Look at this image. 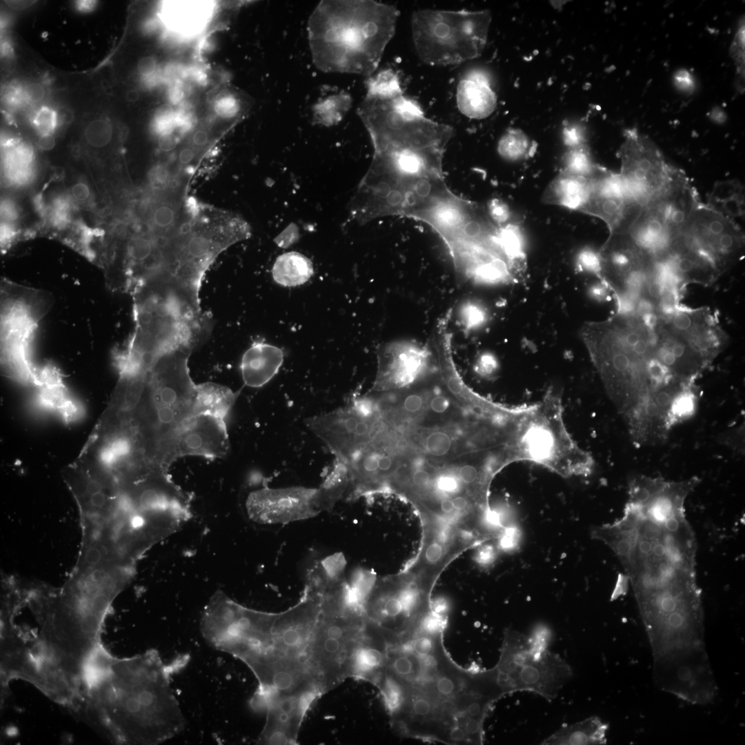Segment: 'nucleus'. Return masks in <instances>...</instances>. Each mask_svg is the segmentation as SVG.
<instances>
[{
  "instance_id": "f257e3e1",
  "label": "nucleus",
  "mask_w": 745,
  "mask_h": 745,
  "mask_svg": "<svg viewBox=\"0 0 745 745\" xmlns=\"http://www.w3.org/2000/svg\"><path fill=\"white\" fill-rule=\"evenodd\" d=\"M630 582L650 648L663 652L704 637L696 539L684 504L665 496L628 500L623 516L594 527Z\"/></svg>"
},
{
  "instance_id": "f03ea898",
  "label": "nucleus",
  "mask_w": 745,
  "mask_h": 745,
  "mask_svg": "<svg viewBox=\"0 0 745 745\" xmlns=\"http://www.w3.org/2000/svg\"><path fill=\"white\" fill-rule=\"evenodd\" d=\"M439 630H423L390 653L375 684L401 736L451 745L482 744L484 725L505 695L495 667L464 668L448 654Z\"/></svg>"
},
{
  "instance_id": "7ed1b4c3",
  "label": "nucleus",
  "mask_w": 745,
  "mask_h": 745,
  "mask_svg": "<svg viewBox=\"0 0 745 745\" xmlns=\"http://www.w3.org/2000/svg\"><path fill=\"white\" fill-rule=\"evenodd\" d=\"M170 671L155 650L118 658L101 644L86 668L74 713L114 743L163 742L186 726Z\"/></svg>"
},
{
  "instance_id": "20e7f679",
  "label": "nucleus",
  "mask_w": 745,
  "mask_h": 745,
  "mask_svg": "<svg viewBox=\"0 0 745 745\" xmlns=\"http://www.w3.org/2000/svg\"><path fill=\"white\" fill-rule=\"evenodd\" d=\"M132 577L123 568L104 565L74 568L59 587L28 585L26 605L38 624L32 645L45 670L68 682L81 680L101 645L108 611Z\"/></svg>"
},
{
  "instance_id": "39448f33",
  "label": "nucleus",
  "mask_w": 745,
  "mask_h": 745,
  "mask_svg": "<svg viewBox=\"0 0 745 745\" xmlns=\"http://www.w3.org/2000/svg\"><path fill=\"white\" fill-rule=\"evenodd\" d=\"M581 337L604 387L622 415L650 398L647 365L656 333L636 314L615 312L606 320L586 323Z\"/></svg>"
},
{
  "instance_id": "423d86ee",
  "label": "nucleus",
  "mask_w": 745,
  "mask_h": 745,
  "mask_svg": "<svg viewBox=\"0 0 745 745\" xmlns=\"http://www.w3.org/2000/svg\"><path fill=\"white\" fill-rule=\"evenodd\" d=\"M549 638L544 630L530 636L510 629L504 632L495 668L505 695L530 691L553 699L570 680L572 669L558 654L547 648Z\"/></svg>"
},
{
  "instance_id": "0eeeda50",
  "label": "nucleus",
  "mask_w": 745,
  "mask_h": 745,
  "mask_svg": "<svg viewBox=\"0 0 745 745\" xmlns=\"http://www.w3.org/2000/svg\"><path fill=\"white\" fill-rule=\"evenodd\" d=\"M51 303L46 292L1 281V362L10 377L39 386V370L33 366L30 352L38 324Z\"/></svg>"
},
{
  "instance_id": "6e6552de",
  "label": "nucleus",
  "mask_w": 745,
  "mask_h": 745,
  "mask_svg": "<svg viewBox=\"0 0 745 745\" xmlns=\"http://www.w3.org/2000/svg\"><path fill=\"white\" fill-rule=\"evenodd\" d=\"M701 202L685 172L671 165L664 187L643 206L627 231L653 260L666 253Z\"/></svg>"
},
{
  "instance_id": "1a4fd4ad",
  "label": "nucleus",
  "mask_w": 745,
  "mask_h": 745,
  "mask_svg": "<svg viewBox=\"0 0 745 745\" xmlns=\"http://www.w3.org/2000/svg\"><path fill=\"white\" fill-rule=\"evenodd\" d=\"M353 4L348 1L321 2L308 21L309 41L314 62L324 71L355 70L357 57L377 30L372 23L358 24Z\"/></svg>"
},
{
  "instance_id": "9d476101",
  "label": "nucleus",
  "mask_w": 745,
  "mask_h": 745,
  "mask_svg": "<svg viewBox=\"0 0 745 745\" xmlns=\"http://www.w3.org/2000/svg\"><path fill=\"white\" fill-rule=\"evenodd\" d=\"M366 634L362 612L321 606L310 645L313 673L324 693L352 677L355 653Z\"/></svg>"
},
{
  "instance_id": "9b49d317",
  "label": "nucleus",
  "mask_w": 745,
  "mask_h": 745,
  "mask_svg": "<svg viewBox=\"0 0 745 745\" xmlns=\"http://www.w3.org/2000/svg\"><path fill=\"white\" fill-rule=\"evenodd\" d=\"M431 595L401 572L377 578L364 602V615L384 632L408 633L430 611Z\"/></svg>"
},
{
  "instance_id": "f8f14e48",
  "label": "nucleus",
  "mask_w": 745,
  "mask_h": 745,
  "mask_svg": "<svg viewBox=\"0 0 745 745\" xmlns=\"http://www.w3.org/2000/svg\"><path fill=\"white\" fill-rule=\"evenodd\" d=\"M677 239L719 275L744 252V236L735 220L702 201Z\"/></svg>"
},
{
  "instance_id": "ddd939ff",
  "label": "nucleus",
  "mask_w": 745,
  "mask_h": 745,
  "mask_svg": "<svg viewBox=\"0 0 745 745\" xmlns=\"http://www.w3.org/2000/svg\"><path fill=\"white\" fill-rule=\"evenodd\" d=\"M653 670L660 689L692 704H709L717 694L704 644L675 648L653 658Z\"/></svg>"
},
{
  "instance_id": "4468645a",
  "label": "nucleus",
  "mask_w": 745,
  "mask_h": 745,
  "mask_svg": "<svg viewBox=\"0 0 745 745\" xmlns=\"http://www.w3.org/2000/svg\"><path fill=\"white\" fill-rule=\"evenodd\" d=\"M377 411L367 395L353 396L346 406L309 417L306 425L319 438L335 461L347 465L369 440Z\"/></svg>"
},
{
  "instance_id": "2eb2a0df",
  "label": "nucleus",
  "mask_w": 745,
  "mask_h": 745,
  "mask_svg": "<svg viewBox=\"0 0 745 745\" xmlns=\"http://www.w3.org/2000/svg\"><path fill=\"white\" fill-rule=\"evenodd\" d=\"M624 138L619 151V174L629 194L643 207L664 187L671 165L655 143L637 130H625Z\"/></svg>"
},
{
  "instance_id": "dca6fc26",
  "label": "nucleus",
  "mask_w": 745,
  "mask_h": 745,
  "mask_svg": "<svg viewBox=\"0 0 745 745\" xmlns=\"http://www.w3.org/2000/svg\"><path fill=\"white\" fill-rule=\"evenodd\" d=\"M422 539L417 555L400 571L426 592L432 594L445 568L465 550L474 548L461 530L430 519L421 520Z\"/></svg>"
},
{
  "instance_id": "f3484780",
  "label": "nucleus",
  "mask_w": 745,
  "mask_h": 745,
  "mask_svg": "<svg viewBox=\"0 0 745 745\" xmlns=\"http://www.w3.org/2000/svg\"><path fill=\"white\" fill-rule=\"evenodd\" d=\"M437 372L433 351L410 339L388 342L377 352L376 375L370 392L409 388Z\"/></svg>"
},
{
  "instance_id": "a211bd4d",
  "label": "nucleus",
  "mask_w": 745,
  "mask_h": 745,
  "mask_svg": "<svg viewBox=\"0 0 745 745\" xmlns=\"http://www.w3.org/2000/svg\"><path fill=\"white\" fill-rule=\"evenodd\" d=\"M601 277L614 296L639 298L653 261L628 232L610 234L600 249Z\"/></svg>"
},
{
  "instance_id": "6ab92c4d",
  "label": "nucleus",
  "mask_w": 745,
  "mask_h": 745,
  "mask_svg": "<svg viewBox=\"0 0 745 745\" xmlns=\"http://www.w3.org/2000/svg\"><path fill=\"white\" fill-rule=\"evenodd\" d=\"M642 208L629 194L619 173L599 166L579 210L603 220L612 234L627 232Z\"/></svg>"
},
{
  "instance_id": "aec40b11",
  "label": "nucleus",
  "mask_w": 745,
  "mask_h": 745,
  "mask_svg": "<svg viewBox=\"0 0 745 745\" xmlns=\"http://www.w3.org/2000/svg\"><path fill=\"white\" fill-rule=\"evenodd\" d=\"M317 488L264 487L250 492L245 507L249 519L259 524H286L315 517Z\"/></svg>"
},
{
  "instance_id": "412c9836",
  "label": "nucleus",
  "mask_w": 745,
  "mask_h": 745,
  "mask_svg": "<svg viewBox=\"0 0 745 745\" xmlns=\"http://www.w3.org/2000/svg\"><path fill=\"white\" fill-rule=\"evenodd\" d=\"M658 323L682 337L709 364L726 342L725 332L707 308L693 309L679 304L670 315L659 317Z\"/></svg>"
},
{
  "instance_id": "4be33fe9",
  "label": "nucleus",
  "mask_w": 745,
  "mask_h": 745,
  "mask_svg": "<svg viewBox=\"0 0 745 745\" xmlns=\"http://www.w3.org/2000/svg\"><path fill=\"white\" fill-rule=\"evenodd\" d=\"M321 693L310 691L281 697L266 708V723L259 742L267 744H296L299 728L308 709Z\"/></svg>"
},
{
  "instance_id": "5701e85b",
  "label": "nucleus",
  "mask_w": 745,
  "mask_h": 745,
  "mask_svg": "<svg viewBox=\"0 0 745 745\" xmlns=\"http://www.w3.org/2000/svg\"><path fill=\"white\" fill-rule=\"evenodd\" d=\"M284 354L277 346L262 340L254 341L244 353L240 370L246 386L259 388L270 381L279 372Z\"/></svg>"
},
{
  "instance_id": "b1692460",
  "label": "nucleus",
  "mask_w": 745,
  "mask_h": 745,
  "mask_svg": "<svg viewBox=\"0 0 745 745\" xmlns=\"http://www.w3.org/2000/svg\"><path fill=\"white\" fill-rule=\"evenodd\" d=\"M459 110L473 119H484L495 109L497 97L487 81L477 76L460 81L457 88Z\"/></svg>"
},
{
  "instance_id": "393cba45",
  "label": "nucleus",
  "mask_w": 745,
  "mask_h": 745,
  "mask_svg": "<svg viewBox=\"0 0 745 745\" xmlns=\"http://www.w3.org/2000/svg\"><path fill=\"white\" fill-rule=\"evenodd\" d=\"M593 177H584L561 171L547 187L543 201L579 210L588 197Z\"/></svg>"
},
{
  "instance_id": "a878e982",
  "label": "nucleus",
  "mask_w": 745,
  "mask_h": 745,
  "mask_svg": "<svg viewBox=\"0 0 745 745\" xmlns=\"http://www.w3.org/2000/svg\"><path fill=\"white\" fill-rule=\"evenodd\" d=\"M608 725L598 717L562 726L545 739L546 745H595L606 743Z\"/></svg>"
},
{
  "instance_id": "bb28decb",
  "label": "nucleus",
  "mask_w": 745,
  "mask_h": 745,
  "mask_svg": "<svg viewBox=\"0 0 745 745\" xmlns=\"http://www.w3.org/2000/svg\"><path fill=\"white\" fill-rule=\"evenodd\" d=\"M239 393V390L234 392L228 387L216 383L197 384L194 413L226 421Z\"/></svg>"
},
{
  "instance_id": "cd10ccee",
  "label": "nucleus",
  "mask_w": 745,
  "mask_h": 745,
  "mask_svg": "<svg viewBox=\"0 0 745 745\" xmlns=\"http://www.w3.org/2000/svg\"><path fill=\"white\" fill-rule=\"evenodd\" d=\"M314 273L312 261L297 252L279 255L272 269L274 281L279 285L294 287L308 281Z\"/></svg>"
},
{
  "instance_id": "c85d7f7f",
  "label": "nucleus",
  "mask_w": 745,
  "mask_h": 745,
  "mask_svg": "<svg viewBox=\"0 0 745 745\" xmlns=\"http://www.w3.org/2000/svg\"><path fill=\"white\" fill-rule=\"evenodd\" d=\"M348 469L344 464L335 461L333 467L321 485L317 488L316 507L322 511H330L349 488Z\"/></svg>"
},
{
  "instance_id": "c756f323",
  "label": "nucleus",
  "mask_w": 745,
  "mask_h": 745,
  "mask_svg": "<svg viewBox=\"0 0 745 745\" xmlns=\"http://www.w3.org/2000/svg\"><path fill=\"white\" fill-rule=\"evenodd\" d=\"M707 204L735 220L744 214L742 186L737 181L719 182L708 197Z\"/></svg>"
},
{
  "instance_id": "7c9ffc66",
  "label": "nucleus",
  "mask_w": 745,
  "mask_h": 745,
  "mask_svg": "<svg viewBox=\"0 0 745 745\" xmlns=\"http://www.w3.org/2000/svg\"><path fill=\"white\" fill-rule=\"evenodd\" d=\"M562 171L584 177H591L599 166L594 162L590 150L587 145L568 148L562 159Z\"/></svg>"
},
{
  "instance_id": "2f4dec72",
  "label": "nucleus",
  "mask_w": 745,
  "mask_h": 745,
  "mask_svg": "<svg viewBox=\"0 0 745 745\" xmlns=\"http://www.w3.org/2000/svg\"><path fill=\"white\" fill-rule=\"evenodd\" d=\"M533 146L528 137L518 129L508 130L498 143V152L506 160L515 161L531 155Z\"/></svg>"
},
{
  "instance_id": "473e14b6",
  "label": "nucleus",
  "mask_w": 745,
  "mask_h": 745,
  "mask_svg": "<svg viewBox=\"0 0 745 745\" xmlns=\"http://www.w3.org/2000/svg\"><path fill=\"white\" fill-rule=\"evenodd\" d=\"M348 97L340 93L319 101L313 109L315 122L330 126L339 122L347 110Z\"/></svg>"
},
{
  "instance_id": "72a5a7b5",
  "label": "nucleus",
  "mask_w": 745,
  "mask_h": 745,
  "mask_svg": "<svg viewBox=\"0 0 745 745\" xmlns=\"http://www.w3.org/2000/svg\"><path fill=\"white\" fill-rule=\"evenodd\" d=\"M499 240L506 256L519 266L525 259V241L519 227L508 223L501 226Z\"/></svg>"
},
{
  "instance_id": "f704fd0d",
  "label": "nucleus",
  "mask_w": 745,
  "mask_h": 745,
  "mask_svg": "<svg viewBox=\"0 0 745 745\" xmlns=\"http://www.w3.org/2000/svg\"><path fill=\"white\" fill-rule=\"evenodd\" d=\"M488 318V313L486 308L475 299L465 301L458 308L459 324L466 332L479 329L486 324Z\"/></svg>"
},
{
  "instance_id": "c9c22d12",
  "label": "nucleus",
  "mask_w": 745,
  "mask_h": 745,
  "mask_svg": "<svg viewBox=\"0 0 745 745\" xmlns=\"http://www.w3.org/2000/svg\"><path fill=\"white\" fill-rule=\"evenodd\" d=\"M377 579L376 574L372 570L359 567L353 570L349 580H347L351 592L363 607Z\"/></svg>"
},
{
  "instance_id": "e433bc0d",
  "label": "nucleus",
  "mask_w": 745,
  "mask_h": 745,
  "mask_svg": "<svg viewBox=\"0 0 745 745\" xmlns=\"http://www.w3.org/2000/svg\"><path fill=\"white\" fill-rule=\"evenodd\" d=\"M112 137V126L103 119L93 120L85 130L86 140L90 146L94 148H99L107 146Z\"/></svg>"
},
{
  "instance_id": "4c0bfd02",
  "label": "nucleus",
  "mask_w": 745,
  "mask_h": 745,
  "mask_svg": "<svg viewBox=\"0 0 745 745\" xmlns=\"http://www.w3.org/2000/svg\"><path fill=\"white\" fill-rule=\"evenodd\" d=\"M370 94L388 97L399 92V86L396 76L390 72L385 71L379 74L368 84Z\"/></svg>"
},
{
  "instance_id": "58836bf2",
  "label": "nucleus",
  "mask_w": 745,
  "mask_h": 745,
  "mask_svg": "<svg viewBox=\"0 0 745 745\" xmlns=\"http://www.w3.org/2000/svg\"><path fill=\"white\" fill-rule=\"evenodd\" d=\"M575 266L579 271L592 274L600 279L602 267L599 251L590 247L584 248L576 256Z\"/></svg>"
},
{
  "instance_id": "ea45409f",
  "label": "nucleus",
  "mask_w": 745,
  "mask_h": 745,
  "mask_svg": "<svg viewBox=\"0 0 745 745\" xmlns=\"http://www.w3.org/2000/svg\"><path fill=\"white\" fill-rule=\"evenodd\" d=\"M326 574L333 584L346 580V560L342 553H335L319 560Z\"/></svg>"
},
{
  "instance_id": "a19ab883",
  "label": "nucleus",
  "mask_w": 745,
  "mask_h": 745,
  "mask_svg": "<svg viewBox=\"0 0 745 745\" xmlns=\"http://www.w3.org/2000/svg\"><path fill=\"white\" fill-rule=\"evenodd\" d=\"M71 206L69 199L58 197L53 199L50 208V220L54 226L63 228L70 219Z\"/></svg>"
},
{
  "instance_id": "79ce46f5",
  "label": "nucleus",
  "mask_w": 745,
  "mask_h": 745,
  "mask_svg": "<svg viewBox=\"0 0 745 745\" xmlns=\"http://www.w3.org/2000/svg\"><path fill=\"white\" fill-rule=\"evenodd\" d=\"M58 122L57 115L48 107H42L34 115L33 123L41 135H52Z\"/></svg>"
},
{
  "instance_id": "37998d69",
  "label": "nucleus",
  "mask_w": 745,
  "mask_h": 745,
  "mask_svg": "<svg viewBox=\"0 0 745 745\" xmlns=\"http://www.w3.org/2000/svg\"><path fill=\"white\" fill-rule=\"evenodd\" d=\"M562 139L568 148H575L586 143V130L579 123L565 124L562 130Z\"/></svg>"
},
{
  "instance_id": "c03bdc74",
  "label": "nucleus",
  "mask_w": 745,
  "mask_h": 745,
  "mask_svg": "<svg viewBox=\"0 0 745 745\" xmlns=\"http://www.w3.org/2000/svg\"><path fill=\"white\" fill-rule=\"evenodd\" d=\"M731 53L737 65V73L744 75V23L740 24L737 34L732 43Z\"/></svg>"
},
{
  "instance_id": "a18cd8bd",
  "label": "nucleus",
  "mask_w": 745,
  "mask_h": 745,
  "mask_svg": "<svg viewBox=\"0 0 745 745\" xmlns=\"http://www.w3.org/2000/svg\"><path fill=\"white\" fill-rule=\"evenodd\" d=\"M486 210L491 220L497 226L508 223L510 212L506 203L498 199H493L488 203Z\"/></svg>"
},
{
  "instance_id": "49530a36",
  "label": "nucleus",
  "mask_w": 745,
  "mask_h": 745,
  "mask_svg": "<svg viewBox=\"0 0 745 745\" xmlns=\"http://www.w3.org/2000/svg\"><path fill=\"white\" fill-rule=\"evenodd\" d=\"M395 108L401 118L408 121L419 119L422 115V112L418 106L404 99H397Z\"/></svg>"
},
{
  "instance_id": "de8ad7c7",
  "label": "nucleus",
  "mask_w": 745,
  "mask_h": 745,
  "mask_svg": "<svg viewBox=\"0 0 745 745\" xmlns=\"http://www.w3.org/2000/svg\"><path fill=\"white\" fill-rule=\"evenodd\" d=\"M588 294L598 302H605L610 300L612 291L604 281L599 279L589 286Z\"/></svg>"
},
{
  "instance_id": "09e8293b",
  "label": "nucleus",
  "mask_w": 745,
  "mask_h": 745,
  "mask_svg": "<svg viewBox=\"0 0 745 745\" xmlns=\"http://www.w3.org/2000/svg\"><path fill=\"white\" fill-rule=\"evenodd\" d=\"M675 86L680 90L686 92H692L694 88V80L691 74L685 69H681L676 72L674 75Z\"/></svg>"
},
{
  "instance_id": "8fccbe9b",
  "label": "nucleus",
  "mask_w": 745,
  "mask_h": 745,
  "mask_svg": "<svg viewBox=\"0 0 745 745\" xmlns=\"http://www.w3.org/2000/svg\"><path fill=\"white\" fill-rule=\"evenodd\" d=\"M90 195L88 186L83 182L76 183L71 188V195L77 202H85Z\"/></svg>"
},
{
  "instance_id": "3c124183",
  "label": "nucleus",
  "mask_w": 745,
  "mask_h": 745,
  "mask_svg": "<svg viewBox=\"0 0 745 745\" xmlns=\"http://www.w3.org/2000/svg\"><path fill=\"white\" fill-rule=\"evenodd\" d=\"M138 70L143 75L151 74L156 68V61L151 57L142 58L138 63Z\"/></svg>"
},
{
  "instance_id": "603ef678",
  "label": "nucleus",
  "mask_w": 745,
  "mask_h": 745,
  "mask_svg": "<svg viewBox=\"0 0 745 745\" xmlns=\"http://www.w3.org/2000/svg\"><path fill=\"white\" fill-rule=\"evenodd\" d=\"M26 95L31 101H38L43 98L44 89L39 83H32L27 87Z\"/></svg>"
},
{
  "instance_id": "864d4df0",
  "label": "nucleus",
  "mask_w": 745,
  "mask_h": 745,
  "mask_svg": "<svg viewBox=\"0 0 745 745\" xmlns=\"http://www.w3.org/2000/svg\"><path fill=\"white\" fill-rule=\"evenodd\" d=\"M495 364V359L491 355L484 354L479 358L477 366L481 372L492 371V366Z\"/></svg>"
},
{
  "instance_id": "5fc2aeb1",
  "label": "nucleus",
  "mask_w": 745,
  "mask_h": 745,
  "mask_svg": "<svg viewBox=\"0 0 745 745\" xmlns=\"http://www.w3.org/2000/svg\"><path fill=\"white\" fill-rule=\"evenodd\" d=\"M1 215L3 218L8 221H12L17 217V212L13 204L10 202H3L1 206Z\"/></svg>"
},
{
  "instance_id": "6e6d98bb",
  "label": "nucleus",
  "mask_w": 745,
  "mask_h": 745,
  "mask_svg": "<svg viewBox=\"0 0 745 745\" xmlns=\"http://www.w3.org/2000/svg\"><path fill=\"white\" fill-rule=\"evenodd\" d=\"M40 148L43 150H50L54 146L55 140L52 135H41L38 141Z\"/></svg>"
},
{
  "instance_id": "4d7b16f0",
  "label": "nucleus",
  "mask_w": 745,
  "mask_h": 745,
  "mask_svg": "<svg viewBox=\"0 0 745 745\" xmlns=\"http://www.w3.org/2000/svg\"><path fill=\"white\" fill-rule=\"evenodd\" d=\"M192 141L196 146H203L208 141V134L204 130H199L193 134Z\"/></svg>"
},
{
  "instance_id": "13d9d810",
  "label": "nucleus",
  "mask_w": 745,
  "mask_h": 745,
  "mask_svg": "<svg viewBox=\"0 0 745 745\" xmlns=\"http://www.w3.org/2000/svg\"><path fill=\"white\" fill-rule=\"evenodd\" d=\"M75 4H76L77 8L80 11L90 12V11L92 10L95 8V7L96 6V1H88V0L77 1H76Z\"/></svg>"
},
{
  "instance_id": "bf43d9fd",
  "label": "nucleus",
  "mask_w": 745,
  "mask_h": 745,
  "mask_svg": "<svg viewBox=\"0 0 745 745\" xmlns=\"http://www.w3.org/2000/svg\"><path fill=\"white\" fill-rule=\"evenodd\" d=\"M8 5L13 9H23L28 7L32 3L30 1H7Z\"/></svg>"
},
{
  "instance_id": "052dcab7",
  "label": "nucleus",
  "mask_w": 745,
  "mask_h": 745,
  "mask_svg": "<svg viewBox=\"0 0 745 745\" xmlns=\"http://www.w3.org/2000/svg\"><path fill=\"white\" fill-rule=\"evenodd\" d=\"M711 118L715 119V121H718L721 122L722 119L724 120V119H725L724 112H723L721 110L717 109V108L713 109V111L711 112Z\"/></svg>"
},
{
  "instance_id": "680f3d73",
  "label": "nucleus",
  "mask_w": 745,
  "mask_h": 745,
  "mask_svg": "<svg viewBox=\"0 0 745 745\" xmlns=\"http://www.w3.org/2000/svg\"><path fill=\"white\" fill-rule=\"evenodd\" d=\"M139 93L136 90H130L126 93V99L130 102H135L139 99Z\"/></svg>"
}]
</instances>
